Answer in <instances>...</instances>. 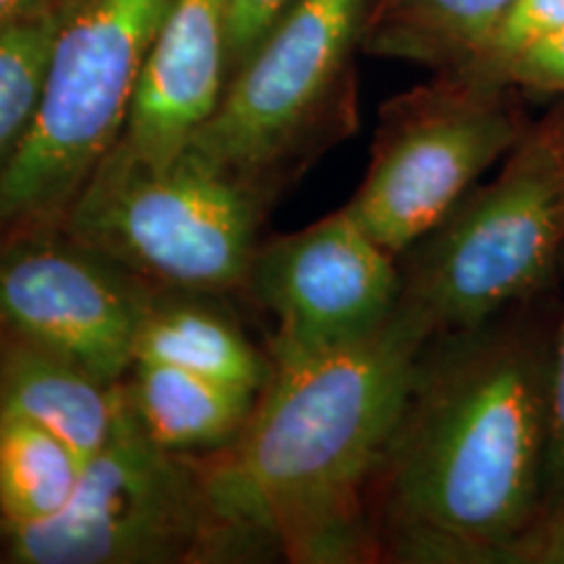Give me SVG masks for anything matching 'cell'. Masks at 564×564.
<instances>
[{
  "label": "cell",
  "instance_id": "ffe728a7",
  "mask_svg": "<svg viewBox=\"0 0 564 564\" xmlns=\"http://www.w3.org/2000/svg\"><path fill=\"white\" fill-rule=\"evenodd\" d=\"M494 84L507 87H531L539 91H560L564 95V30L552 37L535 42L499 70Z\"/></svg>",
  "mask_w": 564,
  "mask_h": 564
},
{
  "label": "cell",
  "instance_id": "5b68a950",
  "mask_svg": "<svg viewBox=\"0 0 564 564\" xmlns=\"http://www.w3.org/2000/svg\"><path fill=\"white\" fill-rule=\"evenodd\" d=\"M415 246L400 299L436 337L484 327L539 291L564 249V131L520 139L499 178L465 194Z\"/></svg>",
  "mask_w": 564,
  "mask_h": 564
},
{
  "label": "cell",
  "instance_id": "ac0fdd59",
  "mask_svg": "<svg viewBox=\"0 0 564 564\" xmlns=\"http://www.w3.org/2000/svg\"><path fill=\"white\" fill-rule=\"evenodd\" d=\"M564 30V0H514L491 37L465 66L447 74L494 84L497 74L535 42Z\"/></svg>",
  "mask_w": 564,
  "mask_h": 564
},
{
  "label": "cell",
  "instance_id": "7402d4cb",
  "mask_svg": "<svg viewBox=\"0 0 564 564\" xmlns=\"http://www.w3.org/2000/svg\"><path fill=\"white\" fill-rule=\"evenodd\" d=\"M499 564H564V499L535 514Z\"/></svg>",
  "mask_w": 564,
  "mask_h": 564
},
{
  "label": "cell",
  "instance_id": "8fae6325",
  "mask_svg": "<svg viewBox=\"0 0 564 564\" xmlns=\"http://www.w3.org/2000/svg\"><path fill=\"white\" fill-rule=\"evenodd\" d=\"M228 0H175L139 76L121 144L167 162L215 116L228 87Z\"/></svg>",
  "mask_w": 564,
  "mask_h": 564
},
{
  "label": "cell",
  "instance_id": "7a4b0ae2",
  "mask_svg": "<svg viewBox=\"0 0 564 564\" xmlns=\"http://www.w3.org/2000/svg\"><path fill=\"white\" fill-rule=\"evenodd\" d=\"M484 327L423 352L373 484L392 560L499 564L541 510L552 348Z\"/></svg>",
  "mask_w": 564,
  "mask_h": 564
},
{
  "label": "cell",
  "instance_id": "cb8c5ba5",
  "mask_svg": "<svg viewBox=\"0 0 564 564\" xmlns=\"http://www.w3.org/2000/svg\"><path fill=\"white\" fill-rule=\"evenodd\" d=\"M0 552H3V520H0Z\"/></svg>",
  "mask_w": 564,
  "mask_h": 564
},
{
  "label": "cell",
  "instance_id": "9a60e30c",
  "mask_svg": "<svg viewBox=\"0 0 564 564\" xmlns=\"http://www.w3.org/2000/svg\"><path fill=\"white\" fill-rule=\"evenodd\" d=\"M137 361L186 369L243 390H262L270 366L236 324L202 303H183L178 293H154L139 329Z\"/></svg>",
  "mask_w": 564,
  "mask_h": 564
},
{
  "label": "cell",
  "instance_id": "d6986e66",
  "mask_svg": "<svg viewBox=\"0 0 564 564\" xmlns=\"http://www.w3.org/2000/svg\"><path fill=\"white\" fill-rule=\"evenodd\" d=\"M564 499V319L552 348V382H549V447L544 468L541 510ZM539 510V512H541Z\"/></svg>",
  "mask_w": 564,
  "mask_h": 564
},
{
  "label": "cell",
  "instance_id": "4fadbf2b",
  "mask_svg": "<svg viewBox=\"0 0 564 564\" xmlns=\"http://www.w3.org/2000/svg\"><path fill=\"white\" fill-rule=\"evenodd\" d=\"M123 390L139 426L178 455L220 449L236 440L257 400L243 387L152 361H133Z\"/></svg>",
  "mask_w": 564,
  "mask_h": 564
},
{
  "label": "cell",
  "instance_id": "52a82bcc",
  "mask_svg": "<svg viewBox=\"0 0 564 564\" xmlns=\"http://www.w3.org/2000/svg\"><path fill=\"white\" fill-rule=\"evenodd\" d=\"M17 564H158L209 554L202 470L160 447L129 398L110 442L84 463L70 505L47 523L3 531Z\"/></svg>",
  "mask_w": 564,
  "mask_h": 564
},
{
  "label": "cell",
  "instance_id": "ba28073f",
  "mask_svg": "<svg viewBox=\"0 0 564 564\" xmlns=\"http://www.w3.org/2000/svg\"><path fill=\"white\" fill-rule=\"evenodd\" d=\"M520 139L499 84L447 74L384 110L371 165L345 212L400 257Z\"/></svg>",
  "mask_w": 564,
  "mask_h": 564
},
{
  "label": "cell",
  "instance_id": "6da1fadb",
  "mask_svg": "<svg viewBox=\"0 0 564 564\" xmlns=\"http://www.w3.org/2000/svg\"><path fill=\"white\" fill-rule=\"evenodd\" d=\"M434 337L400 299L358 340L272 352L243 429L199 465L209 554L278 546L299 562L358 560L369 549L366 491Z\"/></svg>",
  "mask_w": 564,
  "mask_h": 564
},
{
  "label": "cell",
  "instance_id": "44dd1931",
  "mask_svg": "<svg viewBox=\"0 0 564 564\" xmlns=\"http://www.w3.org/2000/svg\"><path fill=\"white\" fill-rule=\"evenodd\" d=\"M293 0H228V70L230 76L257 51L274 21Z\"/></svg>",
  "mask_w": 564,
  "mask_h": 564
},
{
  "label": "cell",
  "instance_id": "603a6c76",
  "mask_svg": "<svg viewBox=\"0 0 564 564\" xmlns=\"http://www.w3.org/2000/svg\"><path fill=\"white\" fill-rule=\"evenodd\" d=\"M63 0H0V26L53 11Z\"/></svg>",
  "mask_w": 564,
  "mask_h": 564
},
{
  "label": "cell",
  "instance_id": "277c9868",
  "mask_svg": "<svg viewBox=\"0 0 564 564\" xmlns=\"http://www.w3.org/2000/svg\"><path fill=\"white\" fill-rule=\"evenodd\" d=\"M175 0H63L45 91L0 175V236L58 228L123 137L139 76Z\"/></svg>",
  "mask_w": 564,
  "mask_h": 564
},
{
  "label": "cell",
  "instance_id": "30bf717a",
  "mask_svg": "<svg viewBox=\"0 0 564 564\" xmlns=\"http://www.w3.org/2000/svg\"><path fill=\"white\" fill-rule=\"evenodd\" d=\"M246 288L274 319L270 352H306L358 340L390 319L403 274L343 207L259 243Z\"/></svg>",
  "mask_w": 564,
  "mask_h": 564
},
{
  "label": "cell",
  "instance_id": "5bb4252c",
  "mask_svg": "<svg viewBox=\"0 0 564 564\" xmlns=\"http://www.w3.org/2000/svg\"><path fill=\"white\" fill-rule=\"evenodd\" d=\"M514 0H373L361 51L457 70L481 51Z\"/></svg>",
  "mask_w": 564,
  "mask_h": 564
},
{
  "label": "cell",
  "instance_id": "7c38bea8",
  "mask_svg": "<svg viewBox=\"0 0 564 564\" xmlns=\"http://www.w3.org/2000/svg\"><path fill=\"white\" fill-rule=\"evenodd\" d=\"M0 405L47 429L87 463L116 434L126 390L66 358L0 337Z\"/></svg>",
  "mask_w": 564,
  "mask_h": 564
},
{
  "label": "cell",
  "instance_id": "e0dca14e",
  "mask_svg": "<svg viewBox=\"0 0 564 564\" xmlns=\"http://www.w3.org/2000/svg\"><path fill=\"white\" fill-rule=\"evenodd\" d=\"M63 3L40 17L0 26V175L37 118Z\"/></svg>",
  "mask_w": 564,
  "mask_h": 564
},
{
  "label": "cell",
  "instance_id": "3957f363",
  "mask_svg": "<svg viewBox=\"0 0 564 564\" xmlns=\"http://www.w3.org/2000/svg\"><path fill=\"white\" fill-rule=\"evenodd\" d=\"M262 204L194 147L154 162L118 141L58 230L154 291L223 295L249 282Z\"/></svg>",
  "mask_w": 564,
  "mask_h": 564
},
{
  "label": "cell",
  "instance_id": "9c48e42d",
  "mask_svg": "<svg viewBox=\"0 0 564 564\" xmlns=\"http://www.w3.org/2000/svg\"><path fill=\"white\" fill-rule=\"evenodd\" d=\"M154 288L58 228L0 236V337L123 382Z\"/></svg>",
  "mask_w": 564,
  "mask_h": 564
},
{
  "label": "cell",
  "instance_id": "8992f818",
  "mask_svg": "<svg viewBox=\"0 0 564 564\" xmlns=\"http://www.w3.org/2000/svg\"><path fill=\"white\" fill-rule=\"evenodd\" d=\"M371 3L293 0L230 76L215 116L188 147L264 199L348 100Z\"/></svg>",
  "mask_w": 564,
  "mask_h": 564
},
{
  "label": "cell",
  "instance_id": "2e32d148",
  "mask_svg": "<svg viewBox=\"0 0 564 564\" xmlns=\"http://www.w3.org/2000/svg\"><path fill=\"white\" fill-rule=\"evenodd\" d=\"M84 460L58 436L0 405V520L3 531L58 518L74 499Z\"/></svg>",
  "mask_w": 564,
  "mask_h": 564
}]
</instances>
